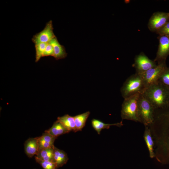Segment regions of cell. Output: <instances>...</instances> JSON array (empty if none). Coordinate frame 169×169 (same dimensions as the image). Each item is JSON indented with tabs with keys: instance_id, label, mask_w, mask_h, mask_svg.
I'll return each mask as SVG.
<instances>
[{
	"instance_id": "44dd1931",
	"label": "cell",
	"mask_w": 169,
	"mask_h": 169,
	"mask_svg": "<svg viewBox=\"0 0 169 169\" xmlns=\"http://www.w3.org/2000/svg\"><path fill=\"white\" fill-rule=\"evenodd\" d=\"M48 43H42L34 44L35 50V62H37L43 57L45 48Z\"/></svg>"
},
{
	"instance_id": "30bf717a",
	"label": "cell",
	"mask_w": 169,
	"mask_h": 169,
	"mask_svg": "<svg viewBox=\"0 0 169 169\" xmlns=\"http://www.w3.org/2000/svg\"><path fill=\"white\" fill-rule=\"evenodd\" d=\"M159 44L156 58L154 61L159 64L166 62L169 55V37L159 36Z\"/></svg>"
},
{
	"instance_id": "6da1fadb",
	"label": "cell",
	"mask_w": 169,
	"mask_h": 169,
	"mask_svg": "<svg viewBox=\"0 0 169 169\" xmlns=\"http://www.w3.org/2000/svg\"><path fill=\"white\" fill-rule=\"evenodd\" d=\"M149 128L154 142L156 160L169 165V106L155 109L154 120Z\"/></svg>"
},
{
	"instance_id": "9a60e30c",
	"label": "cell",
	"mask_w": 169,
	"mask_h": 169,
	"mask_svg": "<svg viewBox=\"0 0 169 169\" xmlns=\"http://www.w3.org/2000/svg\"><path fill=\"white\" fill-rule=\"evenodd\" d=\"M143 138L148 148L150 157L151 158L155 157L154 142L149 127H145Z\"/></svg>"
},
{
	"instance_id": "603a6c76",
	"label": "cell",
	"mask_w": 169,
	"mask_h": 169,
	"mask_svg": "<svg viewBox=\"0 0 169 169\" xmlns=\"http://www.w3.org/2000/svg\"><path fill=\"white\" fill-rule=\"evenodd\" d=\"M43 167V169H57L55 163L51 161H43L38 160L36 161Z\"/></svg>"
},
{
	"instance_id": "8992f818",
	"label": "cell",
	"mask_w": 169,
	"mask_h": 169,
	"mask_svg": "<svg viewBox=\"0 0 169 169\" xmlns=\"http://www.w3.org/2000/svg\"><path fill=\"white\" fill-rule=\"evenodd\" d=\"M166 67V62L157 64L155 67L140 74L143 79L145 89L150 85L158 82L160 75Z\"/></svg>"
},
{
	"instance_id": "8fae6325",
	"label": "cell",
	"mask_w": 169,
	"mask_h": 169,
	"mask_svg": "<svg viewBox=\"0 0 169 169\" xmlns=\"http://www.w3.org/2000/svg\"><path fill=\"white\" fill-rule=\"evenodd\" d=\"M37 138L38 146V152L44 149L54 147V143L56 137L44 132L41 136L37 137Z\"/></svg>"
},
{
	"instance_id": "3957f363",
	"label": "cell",
	"mask_w": 169,
	"mask_h": 169,
	"mask_svg": "<svg viewBox=\"0 0 169 169\" xmlns=\"http://www.w3.org/2000/svg\"><path fill=\"white\" fill-rule=\"evenodd\" d=\"M145 89L141 75L136 73L126 80L121 88L120 91L122 96L125 99L137 93L142 94Z\"/></svg>"
},
{
	"instance_id": "7a4b0ae2",
	"label": "cell",
	"mask_w": 169,
	"mask_h": 169,
	"mask_svg": "<svg viewBox=\"0 0 169 169\" xmlns=\"http://www.w3.org/2000/svg\"><path fill=\"white\" fill-rule=\"evenodd\" d=\"M142 94L155 109L169 106V89L159 82L148 87Z\"/></svg>"
},
{
	"instance_id": "2e32d148",
	"label": "cell",
	"mask_w": 169,
	"mask_h": 169,
	"mask_svg": "<svg viewBox=\"0 0 169 169\" xmlns=\"http://www.w3.org/2000/svg\"><path fill=\"white\" fill-rule=\"evenodd\" d=\"M57 120L60 122L69 132L73 131L76 132L74 116L66 114L63 116L58 117Z\"/></svg>"
},
{
	"instance_id": "ba28073f",
	"label": "cell",
	"mask_w": 169,
	"mask_h": 169,
	"mask_svg": "<svg viewBox=\"0 0 169 169\" xmlns=\"http://www.w3.org/2000/svg\"><path fill=\"white\" fill-rule=\"evenodd\" d=\"M169 21V13L157 12L153 13L148 24L149 30L156 32Z\"/></svg>"
},
{
	"instance_id": "52a82bcc",
	"label": "cell",
	"mask_w": 169,
	"mask_h": 169,
	"mask_svg": "<svg viewBox=\"0 0 169 169\" xmlns=\"http://www.w3.org/2000/svg\"><path fill=\"white\" fill-rule=\"evenodd\" d=\"M157 65L156 62L149 59L141 52L135 57L132 66L136 69V73L141 74L155 67Z\"/></svg>"
},
{
	"instance_id": "ffe728a7",
	"label": "cell",
	"mask_w": 169,
	"mask_h": 169,
	"mask_svg": "<svg viewBox=\"0 0 169 169\" xmlns=\"http://www.w3.org/2000/svg\"><path fill=\"white\" fill-rule=\"evenodd\" d=\"M90 113V112L88 111L74 116L76 132L81 131L84 126Z\"/></svg>"
},
{
	"instance_id": "ac0fdd59",
	"label": "cell",
	"mask_w": 169,
	"mask_h": 169,
	"mask_svg": "<svg viewBox=\"0 0 169 169\" xmlns=\"http://www.w3.org/2000/svg\"><path fill=\"white\" fill-rule=\"evenodd\" d=\"M91 124L93 127L98 134H100V132L102 129H108L110 126H116L121 127L123 125L122 121L115 123L106 124L100 120L95 119L92 120Z\"/></svg>"
},
{
	"instance_id": "9c48e42d",
	"label": "cell",
	"mask_w": 169,
	"mask_h": 169,
	"mask_svg": "<svg viewBox=\"0 0 169 169\" xmlns=\"http://www.w3.org/2000/svg\"><path fill=\"white\" fill-rule=\"evenodd\" d=\"M52 21L50 20L46 24L44 29L40 32L34 35L32 41L35 44L42 43H48L56 36L53 32Z\"/></svg>"
},
{
	"instance_id": "5b68a950",
	"label": "cell",
	"mask_w": 169,
	"mask_h": 169,
	"mask_svg": "<svg viewBox=\"0 0 169 169\" xmlns=\"http://www.w3.org/2000/svg\"><path fill=\"white\" fill-rule=\"evenodd\" d=\"M155 109L151 104L140 94L138 100V111L141 123L145 127H149L153 122Z\"/></svg>"
},
{
	"instance_id": "7402d4cb",
	"label": "cell",
	"mask_w": 169,
	"mask_h": 169,
	"mask_svg": "<svg viewBox=\"0 0 169 169\" xmlns=\"http://www.w3.org/2000/svg\"><path fill=\"white\" fill-rule=\"evenodd\" d=\"M158 82L169 89V67H166L163 71L160 76Z\"/></svg>"
},
{
	"instance_id": "d6986e66",
	"label": "cell",
	"mask_w": 169,
	"mask_h": 169,
	"mask_svg": "<svg viewBox=\"0 0 169 169\" xmlns=\"http://www.w3.org/2000/svg\"><path fill=\"white\" fill-rule=\"evenodd\" d=\"M54 148L44 149L39 151L35 156L36 161H53Z\"/></svg>"
},
{
	"instance_id": "277c9868",
	"label": "cell",
	"mask_w": 169,
	"mask_h": 169,
	"mask_svg": "<svg viewBox=\"0 0 169 169\" xmlns=\"http://www.w3.org/2000/svg\"><path fill=\"white\" fill-rule=\"evenodd\" d=\"M140 94L137 93L124 99L121 110L122 119L141 123L138 111V100Z\"/></svg>"
},
{
	"instance_id": "cb8c5ba5",
	"label": "cell",
	"mask_w": 169,
	"mask_h": 169,
	"mask_svg": "<svg viewBox=\"0 0 169 169\" xmlns=\"http://www.w3.org/2000/svg\"><path fill=\"white\" fill-rule=\"evenodd\" d=\"M156 33L159 34V36L169 37V21L158 31Z\"/></svg>"
},
{
	"instance_id": "4fadbf2b",
	"label": "cell",
	"mask_w": 169,
	"mask_h": 169,
	"mask_svg": "<svg viewBox=\"0 0 169 169\" xmlns=\"http://www.w3.org/2000/svg\"><path fill=\"white\" fill-rule=\"evenodd\" d=\"M48 43L53 46L54 50L53 57L56 60L65 58L67 55L64 47L61 45L59 42L56 37Z\"/></svg>"
},
{
	"instance_id": "e0dca14e",
	"label": "cell",
	"mask_w": 169,
	"mask_h": 169,
	"mask_svg": "<svg viewBox=\"0 0 169 169\" xmlns=\"http://www.w3.org/2000/svg\"><path fill=\"white\" fill-rule=\"evenodd\" d=\"M45 132L56 138L60 135L69 132L60 122L57 120L54 122L50 128L46 130Z\"/></svg>"
},
{
	"instance_id": "7c38bea8",
	"label": "cell",
	"mask_w": 169,
	"mask_h": 169,
	"mask_svg": "<svg viewBox=\"0 0 169 169\" xmlns=\"http://www.w3.org/2000/svg\"><path fill=\"white\" fill-rule=\"evenodd\" d=\"M24 146L25 153L29 157L36 155L38 151L37 137L28 138L25 141Z\"/></svg>"
},
{
	"instance_id": "d4e9b609",
	"label": "cell",
	"mask_w": 169,
	"mask_h": 169,
	"mask_svg": "<svg viewBox=\"0 0 169 169\" xmlns=\"http://www.w3.org/2000/svg\"><path fill=\"white\" fill-rule=\"evenodd\" d=\"M54 50L52 45L48 43L45 48L43 57L52 56L53 57Z\"/></svg>"
},
{
	"instance_id": "5bb4252c",
	"label": "cell",
	"mask_w": 169,
	"mask_h": 169,
	"mask_svg": "<svg viewBox=\"0 0 169 169\" xmlns=\"http://www.w3.org/2000/svg\"><path fill=\"white\" fill-rule=\"evenodd\" d=\"M68 159L67 154L64 151L54 147L53 161L55 164L57 168L66 164Z\"/></svg>"
}]
</instances>
